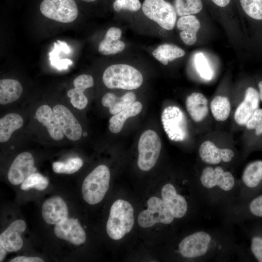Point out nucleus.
<instances>
[{
    "instance_id": "nucleus-9",
    "label": "nucleus",
    "mask_w": 262,
    "mask_h": 262,
    "mask_svg": "<svg viewBox=\"0 0 262 262\" xmlns=\"http://www.w3.org/2000/svg\"><path fill=\"white\" fill-rule=\"evenodd\" d=\"M161 121L169 139L175 142L185 140L188 136V124L183 111L176 106H169L162 112Z\"/></svg>"
},
{
    "instance_id": "nucleus-30",
    "label": "nucleus",
    "mask_w": 262,
    "mask_h": 262,
    "mask_svg": "<svg viewBox=\"0 0 262 262\" xmlns=\"http://www.w3.org/2000/svg\"><path fill=\"white\" fill-rule=\"evenodd\" d=\"M142 109V104L134 102L128 108L114 115L109 120V129L114 133L119 132L122 129L126 120L139 114Z\"/></svg>"
},
{
    "instance_id": "nucleus-23",
    "label": "nucleus",
    "mask_w": 262,
    "mask_h": 262,
    "mask_svg": "<svg viewBox=\"0 0 262 262\" xmlns=\"http://www.w3.org/2000/svg\"><path fill=\"white\" fill-rule=\"evenodd\" d=\"M36 119L45 126L50 137L54 140H62L64 133L51 109L47 105L39 107L35 113Z\"/></svg>"
},
{
    "instance_id": "nucleus-42",
    "label": "nucleus",
    "mask_w": 262,
    "mask_h": 262,
    "mask_svg": "<svg viewBox=\"0 0 262 262\" xmlns=\"http://www.w3.org/2000/svg\"><path fill=\"white\" fill-rule=\"evenodd\" d=\"M216 5L218 6L224 7L227 6L230 0H212Z\"/></svg>"
},
{
    "instance_id": "nucleus-29",
    "label": "nucleus",
    "mask_w": 262,
    "mask_h": 262,
    "mask_svg": "<svg viewBox=\"0 0 262 262\" xmlns=\"http://www.w3.org/2000/svg\"><path fill=\"white\" fill-rule=\"evenodd\" d=\"M22 91V86L18 81L11 79L0 80V104L6 105L17 100Z\"/></svg>"
},
{
    "instance_id": "nucleus-14",
    "label": "nucleus",
    "mask_w": 262,
    "mask_h": 262,
    "mask_svg": "<svg viewBox=\"0 0 262 262\" xmlns=\"http://www.w3.org/2000/svg\"><path fill=\"white\" fill-rule=\"evenodd\" d=\"M245 228V234L248 240L245 246L249 262H262V219L247 221Z\"/></svg>"
},
{
    "instance_id": "nucleus-40",
    "label": "nucleus",
    "mask_w": 262,
    "mask_h": 262,
    "mask_svg": "<svg viewBox=\"0 0 262 262\" xmlns=\"http://www.w3.org/2000/svg\"><path fill=\"white\" fill-rule=\"evenodd\" d=\"M141 6L139 0H115L113 3L114 9L116 12L122 10L135 12L139 10Z\"/></svg>"
},
{
    "instance_id": "nucleus-39",
    "label": "nucleus",
    "mask_w": 262,
    "mask_h": 262,
    "mask_svg": "<svg viewBox=\"0 0 262 262\" xmlns=\"http://www.w3.org/2000/svg\"><path fill=\"white\" fill-rule=\"evenodd\" d=\"M248 130L253 131L257 137L262 135V109L258 108L246 124Z\"/></svg>"
},
{
    "instance_id": "nucleus-36",
    "label": "nucleus",
    "mask_w": 262,
    "mask_h": 262,
    "mask_svg": "<svg viewBox=\"0 0 262 262\" xmlns=\"http://www.w3.org/2000/svg\"><path fill=\"white\" fill-rule=\"evenodd\" d=\"M49 184L48 179L39 173H33L21 183L20 188L25 191L35 188L39 191L46 189Z\"/></svg>"
},
{
    "instance_id": "nucleus-28",
    "label": "nucleus",
    "mask_w": 262,
    "mask_h": 262,
    "mask_svg": "<svg viewBox=\"0 0 262 262\" xmlns=\"http://www.w3.org/2000/svg\"><path fill=\"white\" fill-rule=\"evenodd\" d=\"M136 99V96L133 92L126 93L121 98L114 94L108 93L102 98V104L109 109L110 113L115 115L131 105Z\"/></svg>"
},
{
    "instance_id": "nucleus-22",
    "label": "nucleus",
    "mask_w": 262,
    "mask_h": 262,
    "mask_svg": "<svg viewBox=\"0 0 262 262\" xmlns=\"http://www.w3.org/2000/svg\"><path fill=\"white\" fill-rule=\"evenodd\" d=\"M93 77L86 74H82L77 76L73 81L74 88L67 92V96L70 98V102L76 108L82 110L85 108L88 103V99L84 95V91L93 86Z\"/></svg>"
},
{
    "instance_id": "nucleus-17",
    "label": "nucleus",
    "mask_w": 262,
    "mask_h": 262,
    "mask_svg": "<svg viewBox=\"0 0 262 262\" xmlns=\"http://www.w3.org/2000/svg\"><path fill=\"white\" fill-rule=\"evenodd\" d=\"M52 111L67 138L72 141L80 139L82 135V128L71 111L61 104L55 105Z\"/></svg>"
},
{
    "instance_id": "nucleus-26",
    "label": "nucleus",
    "mask_w": 262,
    "mask_h": 262,
    "mask_svg": "<svg viewBox=\"0 0 262 262\" xmlns=\"http://www.w3.org/2000/svg\"><path fill=\"white\" fill-rule=\"evenodd\" d=\"M185 104L188 113L195 122L202 121L208 113V100L200 93L194 92L188 96Z\"/></svg>"
},
{
    "instance_id": "nucleus-21",
    "label": "nucleus",
    "mask_w": 262,
    "mask_h": 262,
    "mask_svg": "<svg viewBox=\"0 0 262 262\" xmlns=\"http://www.w3.org/2000/svg\"><path fill=\"white\" fill-rule=\"evenodd\" d=\"M26 228L22 220L13 222L0 235V245L7 251L16 252L21 248L23 242L21 235Z\"/></svg>"
},
{
    "instance_id": "nucleus-41",
    "label": "nucleus",
    "mask_w": 262,
    "mask_h": 262,
    "mask_svg": "<svg viewBox=\"0 0 262 262\" xmlns=\"http://www.w3.org/2000/svg\"><path fill=\"white\" fill-rule=\"evenodd\" d=\"M44 261L36 257L18 256L10 261V262H43Z\"/></svg>"
},
{
    "instance_id": "nucleus-19",
    "label": "nucleus",
    "mask_w": 262,
    "mask_h": 262,
    "mask_svg": "<svg viewBox=\"0 0 262 262\" xmlns=\"http://www.w3.org/2000/svg\"><path fill=\"white\" fill-rule=\"evenodd\" d=\"M54 232L58 238L74 245L79 246L86 240V233L77 219L67 218L55 225Z\"/></svg>"
},
{
    "instance_id": "nucleus-32",
    "label": "nucleus",
    "mask_w": 262,
    "mask_h": 262,
    "mask_svg": "<svg viewBox=\"0 0 262 262\" xmlns=\"http://www.w3.org/2000/svg\"><path fill=\"white\" fill-rule=\"evenodd\" d=\"M185 54L183 49L171 44H164L159 46L152 52L154 57L164 65L169 62L183 57Z\"/></svg>"
},
{
    "instance_id": "nucleus-37",
    "label": "nucleus",
    "mask_w": 262,
    "mask_h": 262,
    "mask_svg": "<svg viewBox=\"0 0 262 262\" xmlns=\"http://www.w3.org/2000/svg\"><path fill=\"white\" fill-rule=\"evenodd\" d=\"M244 12L250 17L262 20V0H240Z\"/></svg>"
},
{
    "instance_id": "nucleus-3",
    "label": "nucleus",
    "mask_w": 262,
    "mask_h": 262,
    "mask_svg": "<svg viewBox=\"0 0 262 262\" xmlns=\"http://www.w3.org/2000/svg\"><path fill=\"white\" fill-rule=\"evenodd\" d=\"M134 223L132 205L126 200H116L110 209L106 224L107 234L113 240H120L131 231Z\"/></svg>"
},
{
    "instance_id": "nucleus-16",
    "label": "nucleus",
    "mask_w": 262,
    "mask_h": 262,
    "mask_svg": "<svg viewBox=\"0 0 262 262\" xmlns=\"http://www.w3.org/2000/svg\"><path fill=\"white\" fill-rule=\"evenodd\" d=\"M199 156L201 161L210 165H219L220 164H228L233 160L235 154L229 148H221L210 141H206L199 148Z\"/></svg>"
},
{
    "instance_id": "nucleus-7",
    "label": "nucleus",
    "mask_w": 262,
    "mask_h": 262,
    "mask_svg": "<svg viewBox=\"0 0 262 262\" xmlns=\"http://www.w3.org/2000/svg\"><path fill=\"white\" fill-rule=\"evenodd\" d=\"M138 148V167L144 171L150 170L156 164L161 150V142L157 133L151 130L145 131L139 138Z\"/></svg>"
},
{
    "instance_id": "nucleus-24",
    "label": "nucleus",
    "mask_w": 262,
    "mask_h": 262,
    "mask_svg": "<svg viewBox=\"0 0 262 262\" xmlns=\"http://www.w3.org/2000/svg\"><path fill=\"white\" fill-rule=\"evenodd\" d=\"M177 27L181 31L180 37L186 45H192L196 42V33L200 28V23L196 16L191 15L180 16L177 21Z\"/></svg>"
},
{
    "instance_id": "nucleus-45",
    "label": "nucleus",
    "mask_w": 262,
    "mask_h": 262,
    "mask_svg": "<svg viewBox=\"0 0 262 262\" xmlns=\"http://www.w3.org/2000/svg\"><path fill=\"white\" fill-rule=\"evenodd\" d=\"M82 1H86V2H92V1H94L96 0H82Z\"/></svg>"
},
{
    "instance_id": "nucleus-15",
    "label": "nucleus",
    "mask_w": 262,
    "mask_h": 262,
    "mask_svg": "<svg viewBox=\"0 0 262 262\" xmlns=\"http://www.w3.org/2000/svg\"><path fill=\"white\" fill-rule=\"evenodd\" d=\"M36 171L32 155L28 152H22L18 154L12 163L8 173V179L11 184L17 185L22 183Z\"/></svg>"
},
{
    "instance_id": "nucleus-12",
    "label": "nucleus",
    "mask_w": 262,
    "mask_h": 262,
    "mask_svg": "<svg viewBox=\"0 0 262 262\" xmlns=\"http://www.w3.org/2000/svg\"><path fill=\"white\" fill-rule=\"evenodd\" d=\"M40 10L47 18L62 23L73 22L78 15L74 0H43Z\"/></svg>"
},
{
    "instance_id": "nucleus-25",
    "label": "nucleus",
    "mask_w": 262,
    "mask_h": 262,
    "mask_svg": "<svg viewBox=\"0 0 262 262\" xmlns=\"http://www.w3.org/2000/svg\"><path fill=\"white\" fill-rule=\"evenodd\" d=\"M122 32L116 27H111L108 29L104 38L100 42L98 47L99 53L105 55H112L122 51L125 44L119 40Z\"/></svg>"
},
{
    "instance_id": "nucleus-43",
    "label": "nucleus",
    "mask_w": 262,
    "mask_h": 262,
    "mask_svg": "<svg viewBox=\"0 0 262 262\" xmlns=\"http://www.w3.org/2000/svg\"><path fill=\"white\" fill-rule=\"evenodd\" d=\"M6 250L0 245V262H1L4 260L6 255Z\"/></svg>"
},
{
    "instance_id": "nucleus-38",
    "label": "nucleus",
    "mask_w": 262,
    "mask_h": 262,
    "mask_svg": "<svg viewBox=\"0 0 262 262\" xmlns=\"http://www.w3.org/2000/svg\"><path fill=\"white\" fill-rule=\"evenodd\" d=\"M195 63L196 70L202 78L208 80L212 78V70L206 58L203 53L200 52L196 55Z\"/></svg>"
},
{
    "instance_id": "nucleus-13",
    "label": "nucleus",
    "mask_w": 262,
    "mask_h": 262,
    "mask_svg": "<svg viewBox=\"0 0 262 262\" xmlns=\"http://www.w3.org/2000/svg\"><path fill=\"white\" fill-rule=\"evenodd\" d=\"M161 196L166 207L176 219H181L199 207L185 197L177 194L172 182L165 183L161 189Z\"/></svg>"
},
{
    "instance_id": "nucleus-18",
    "label": "nucleus",
    "mask_w": 262,
    "mask_h": 262,
    "mask_svg": "<svg viewBox=\"0 0 262 262\" xmlns=\"http://www.w3.org/2000/svg\"><path fill=\"white\" fill-rule=\"evenodd\" d=\"M44 221L50 225H57L68 218V208L64 199L55 196L46 199L41 210Z\"/></svg>"
},
{
    "instance_id": "nucleus-31",
    "label": "nucleus",
    "mask_w": 262,
    "mask_h": 262,
    "mask_svg": "<svg viewBox=\"0 0 262 262\" xmlns=\"http://www.w3.org/2000/svg\"><path fill=\"white\" fill-rule=\"evenodd\" d=\"M23 124L22 117L16 113H9L0 119V142H7L13 132L20 128Z\"/></svg>"
},
{
    "instance_id": "nucleus-11",
    "label": "nucleus",
    "mask_w": 262,
    "mask_h": 262,
    "mask_svg": "<svg viewBox=\"0 0 262 262\" xmlns=\"http://www.w3.org/2000/svg\"><path fill=\"white\" fill-rule=\"evenodd\" d=\"M142 11L146 16L164 29L171 30L175 26L177 18L176 10L170 3L164 0H145Z\"/></svg>"
},
{
    "instance_id": "nucleus-6",
    "label": "nucleus",
    "mask_w": 262,
    "mask_h": 262,
    "mask_svg": "<svg viewBox=\"0 0 262 262\" xmlns=\"http://www.w3.org/2000/svg\"><path fill=\"white\" fill-rule=\"evenodd\" d=\"M110 180V172L107 166L96 167L83 182L82 192L84 200L90 205L100 202L109 189Z\"/></svg>"
},
{
    "instance_id": "nucleus-27",
    "label": "nucleus",
    "mask_w": 262,
    "mask_h": 262,
    "mask_svg": "<svg viewBox=\"0 0 262 262\" xmlns=\"http://www.w3.org/2000/svg\"><path fill=\"white\" fill-rule=\"evenodd\" d=\"M72 52L71 48L65 42L57 40L49 53V60L52 66L58 70H66L72 65V61L68 58H62L63 55H68Z\"/></svg>"
},
{
    "instance_id": "nucleus-44",
    "label": "nucleus",
    "mask_w": 262,
    "mask_h": 262,
    "mask_svg": "<svg viewBox=\"0 0 262 262\" xmlns=\"http://www.w3.org/2000/svg\"><path fill=\"white\" fill-rule=\"evenodd\" d=\"M259 93L260 96V100L262 101V80L260 81L258 83Z\"/></svg>"
},
{
    "instance_id": "nucleus-10",
    "label": "nucleus",
    "mask_w": 262,
    "mask_h": 262,
    "mask_svg": "<svg viewBox=\"0 0 262 262\" xmlns=\"http://www.w3.org/2000/svg\"><path fill=\"white\" fill-rule=\"evenodd\" d=\"M147 209L138 216V223L143 228L151 227L157 223L169 225L176 219L164 203L162 199L156 196L147 201Z\"/></svg>"
},
{
    "instance_id": "nucleus-33",
    "label": "nucleus",
    "mask_w": 262,
    "mask_h": 262,
    "mask_svg": "<svg viewBox=\"0 0 262 262\" xmlns=\"http://www.w3.org/2000/svg\"><path fill=\"white\" fill-rule=\"evenodd\" d=\"M210 107L216 120L223 121L228 118L230 111V104L228 98L221 96L215 97L211 102Z\"/></svg>"
},
{
    "instance_id": "nucleus-1",
    "label": "nucleus",
    "mask_w": 262,
    "mask_h": 262,
    "mask_svg": "<svg viewBox=\"0 0 262 262\" xmlns=\"http://www.w3.org/2000/svg\"><path fill=\"white\" fill-rule=\"evenodd\" d=\"M241 245L237 244L231 226L197 229L180 239L176 253L194 262H228L240 260Z\"/></svg>"
},
{
    "instance_id": "nucleus-34",
    "label": "nucleus",
    "mask_w": 262,
    "mask_h": 262,
    "mask_svg": "<svg viewBox=\"0 0 262 262\" xmlns=\"http://www.w3.org/2000/svg\"><path fill=\"white\" fill-rule=\"evenodd\" d=\"M203 7L201 0H175V7L180 16L198 13Z\"/></svg>"
},
{
    "instance_id": "nucleus-20",
    "label": "nucleus",
    "mask_w": 262,
    "mask_h": 262,
    "mask_svg": "<svg viewBox=\"0 0 262 262\" xmlns=\"http://www.w3.org/2000/svg\"><path fill=\"white\" fill-rule=\"evenodd\" d=\"M259 92L253 87H248L246 90L243 101L237 107L234 113V120L239 125H246L253 113L259 107Z\"/></svg>"
},
{
    "instance_id": "nucleus-5",
    "label": "nucleus",
    "mask_w": 262,
    "mask_h": 262,
    "mask_svg": "<svg viewBox=\"0 0 262 262\" xmlns=\"http://www.w3.org/2000/svg\"><path fill=\"white\" fill-rule=\"evenodd\" d=\"M102 80L105 85L111 89L133 90L142 84L141 72L134 67L126 64H115L104 71Z\"/></svg>"
},
{
    "instance_id": "nucleus-2",
    "label": "nucleus",
    "mask_w": 262,
    "mask_h": 262,
    "mask_svg": "<svg viewBox=\"0 0 262 262\" xmlns=\"http://www.w3.org/2000/svg\"><path fill=\"white\" fill-rule=\"evenodd\" d=\"M196 181L203 204L220 213L238 199L240 181L221 165H205Z\"/></svg>"
},
{
    "instance_id": "nucleus-35",
    "label": "nucleus",
    "mask_w": 262,
    "mask_h": 262,
    "mask_svg": "<svg viewBox=\"0 0 262 262\" xmlns=\"http://www.w3.org/2000/svg\"><path fill=\"white\" fill-rule=\"evenodd\" d=\"M83 164L79 157L71 158L65 162H56L52 164V169L56 173L71 174L78 171Z\"/></svg>"
},
{
    "instance_id": "nucleus-4",
    "label": "nucleus",
    "mask_w": 262,
    "mask_h": 262,
    "mask_svg": "<svg viewBox=\"0 0 262 262\" xmlns=\"http://www.w3.org/2000/svg\"><path fill=\"white\" fill-rule=\"evenodd\" d=\"M221 213L224 225L228 226L262 219V193L244 201H236Z\"/></svg>"
},
{
    "instance_id": "nucleus-8",
    "label": "nucleus",
    "mask_w": 262,
    "mask_h": 262,
    "mask_svg": "<svg viewBox=\"0 0 262 262\" xmlns=\"http://www.w3.org/2000/svg\"><path fill=\"white\" fill-rule=\"evenodd\" d=\"M239 181V193L236 201H244L262 193V160L248 164Z\"/></svg>"
}]
</instances>
